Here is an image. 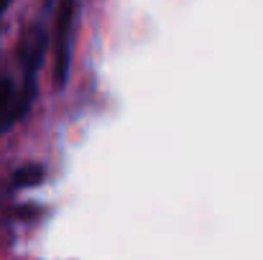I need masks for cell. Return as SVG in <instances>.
Returning a JSON list of instances; mask_svg holds the SVG:
<instances>
[{
    "label": "cell",
    "instance_id": "6da1fadb",
    "mask_svg": "<svg viewBox=\"0 0 263 260\" xmlns=\"http://www.w3.org/2000/svg\"><path fill=\"white\" fill-rule=\"evenodd\" d=\"M74 0H62L54 18V79L57 85L64 87L69 77L72 64V36H74Z\"/></svg>",
    "mask_w": 263,
    "mask_h": 260
},
{
    "label": "cell",
    "instance_id": "7a4b0ae2",
    "mask_svg": "<svg viewBox=\"0 0 263 260\" xmlns=\"http://www.w3.org/2000/svg\"><path fill=\"white\" fill-rule=\"evenodd\" d=\"M41 178H44V166H36V164L21 166L13 173L15 186H36V184H41Z\"/></svg>",
    "mask_w": 263,
    "mask_h": 260
},
{
    "label": "cell",
    "instance_id": "3957f363",
    "mask_svg": "<svg viewBox=\"0 0 263 260\" xmlns=\"http://www.w3.org/2000/svg\"><path fill=\"white\" fill-rule=\"evenodd\" d=\"M8 3H10V0H0V15H3V10L8 8Z\"/></svg>",
    "mask_w": 263,
    "mask_h": 260
}]
</instances>
